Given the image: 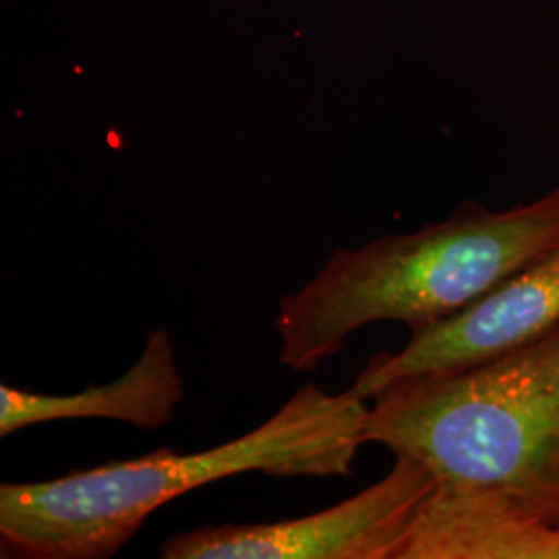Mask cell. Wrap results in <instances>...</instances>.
<instances>
[{
	"label": "cell",
	"instance_id": "obj_1",
	"mask_svg": "<svg viewBox=\"0 0 559 559\" xmlns=\"http://www.w3.org/2000/svg\"><path fill=\"white\" fill-rule=\"evenodd\" d=\"M365 400L307 383L258 429L216 448L156 450L41 483L0 487V537L21 558L108 559L168 501L242 473L346 477L365 440Z\"/></svg>",
	"mask_w": 559,
	"mask_h": 559
},
{
	"label": "cell",
	"instance_id": "obj_3",
	"mask_svg": "<svg viewBox=\"0 0 559 559\" xmlns=\"http://www.w3.org/2000/svg\"><path fill=\"white\" fill-rule=\"evenodd\" d=\"M367 443L419 460L438 487L559 526V328L493 359L371 399Z\"/></svg>",
	"mask_w": 559,
	"mask_h": 559
},
{
	"label": "cell",
	"instance_id": "obj_6",
	"mask_svg": "<svg viewBox=\"0 0 559 559\" xmlns=\"http://www.w3.org/2000/svg\"><path fill=\"white\" fill-rule=\"evenodd\" d=\"M182 378L175 342L166 330H154L140 359L119 380L92 385L78 394L50 396L0 388V436L23 427L67 419H115L143 429H160L175 419L182 400Z\"/></svg>",
	"mask_w": 559,
	"mask_h": 559
},
{
	"label": "cell",
	"instance_id": "obj_7",
	"mask_svg": "<svg viewBox=\"0 0 559 559\" xmlns=\"http://www.w3.org/2000/svg\"><path fill=\"white\" fill-rule=\"evenodd\" d=\"M394 559H559V526L483 493L436 487Z\"/></svg>",
	"mask_w": 559,
	"mask_h": 559
},
{
	"label": "cell",
	"instance_id": "obj_5",
	"mask_svg": "<svg viewBox=\"0 0 559 559\" xmlns=\"http://www.w3.org/2000/svg\"><path fill=\"white\" fill-rule=\"evenodd\" d=\"M556 328L559 245L456 316L411 332L404 348L373 357L360 369L348 392L369 402L396 381L479 365Z\"/></svg>",
	"mask_w": 559,
	"mask_h": 559
},
{
	"label": "cell",
	"instance_id": "obj_2",
	"mask_svg": "<svg viewBox=\"0 0 559 559\" xmlns=\"http://www.w3.org/2000/svg\"><path fill=\"white\" fill-rule=\"evenodd\" d=\"M559 245V185L510 210L462 201L445 221L340 249L280 300L278 360L313 371L357 330L399 321L411 332L448 320Z\"/></svg>",
	"mask_w": 559,
	"mask_h": 559
},
{
	"label": "cell",
	"instance_id": "obj_4",
	"mask_svg": "<svg viewBox=\"0 0 559 559\" xmlns=\"http://www.w3.org/2000/svg\"><path fill=\"white\" fill-rule=\"evenodd\" d=\"M438 480L419 460L396 454L383 479L300 519L201 526L164 540V559H394Z\"/></svg>",
	"mask_w": 559,
	"mask_h": 559
}]
</instances>
